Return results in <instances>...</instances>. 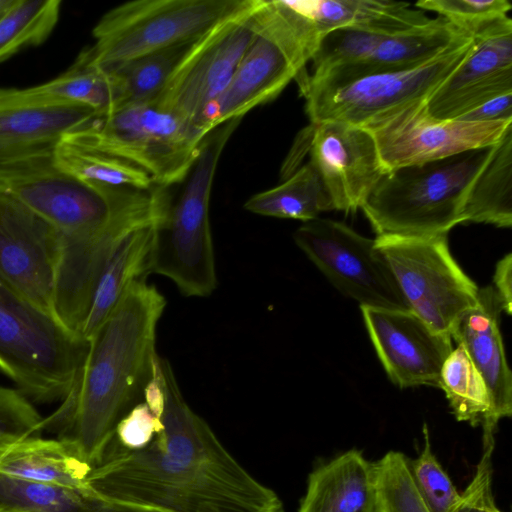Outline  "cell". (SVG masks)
<instances>
[{
  "label": "cell",
  "mask_w": 512,
  "mask_h": 512,
  "mask_svg": "<svg viewBox=\"0 0 512 512\" xmlns=\"http://www.w3.org/2000/svg\"><path fill=\"white\" fill-rule=\"evenodd\" d=\"M298 512H378L375 464L351 449L318 466Z\"/></svg>",
  "instance_id": "23"
},
{
  "label": "cell",
  "mask_w": 512,
  "mask_h": 512,
  "mask_svg": "<svg viewBox=\"0 0 512 512\" xmlns=\"http://www.w3.org/2000/svg\"><path fill=\"white\" fill-rule=\"evenodd\" d=\"M0 512H31V511L16 508V507H10V506H0Z\"/></svg>",
  "instance_id": "45"
},
{
  "label": "cell",
  "mask_w": 512,
  "mask_h": 512,
  "mask_svg": "<svg viewBox=\"0 0 512 512\" xmlns=\"http://www.w3.org/2000/svg\"><path fill=\"white\" fill-rule=\"evenodd\" d=\"M54 161L59 169L86 183L141 190L155 186L150 176L135 165L64 137L54 149Z\"/></svg>",
  "instance_id": "30"
},
{
  "label": "cell",
  "mask_w": 512,
  "mask_h": 512,
  "mask_svg": "<svg viewBox=\"0 0 512 512\" xmlns=\"http://www.w3.org/2000/svg\"><path fill=\"white\" fill-rule=\"evenodd\" d=\"M441 388L458 421L486 428L491 416V397L482 375L465 349L457 344L446 358L440 374Z\"/></svg>",
  "instance_id": "31"
},
{
  "label": "cell",
  "mask_w": 512,
  "mask_h": 512,
  "mask_svg": "<svg viewBox=\"0 0 512 512\" xmlns=\"http://www.w3.org/2000/svg\"><path fill=\"white\" fill-rule=\"evenodd\" d=\"M15 0H0V18L13 5Z\"/></svg>",
  "instance_id": "44"
},
{
  "label": "cell",
  "mask_w": 512,
  "mask_h": 512,
  "mask_svg": "<svg viewBox=\"0 0 512 512\" xmlns=\"http://www.w3.org/2000/svg\"><path fill=\"white\" fill-rule=\"evenodd\" d=\"M245 1H129L100 18L92 31L94 44L83 50L95 64L114 67L198 38Z\"/></svg>",
  "instance_id": "9"
},
{
  "label": "cell",
  "mask_w": 512,
  "mask_h": 512,
  "mask_svg": "<svg viewBox=\"0 0 512 512\" xmlns=\"http://www.w3.org/2000/svg\"><path fill=\"white\" fill-rule=\"evenodd\" d=\"M90 470L62 440L0 434V475L69 488L93 500L86 482Z\"/></svg>",
  "instance_id": "22"
},
{
  "label": "cell",
  "mask_w": 512,
  "mask_h": 512,
  "mask_svg": "<svg viewBox=\"0 0 512 512\" xmlns=\"http://www.w3.org/2000/svg\"><path fill=\"white\" fill-rule=\"evenodd\" d=\"M421 10L413 15L385 23L338 28L325 34L311 58L313 77L366 59L387 36L427 22Z\"/></svg>",
  "instance_id": "27"
},
{
  "label": "cell",
  "mask_w": 512,
  "mask_h": 512,
  "mask_svg": "<svg viewBox=\"0 0 512 512\" xmlns=\"http://www.w3.org/2000/svg\"><path fill=\"white\" fill-rule=\"evenodd\" d=\"M89 341L0 277V371L31 402H61L77 382Z\"/></svg>",
  "instance_id": "6"
},
{
  "label": "cell",
  "mask_w": 512,
  "mask_h": 512,
  "mask_svg": "<svg viewBox=\"0 0 512 512\" xmlns=\"http://www.w3.org/2000/svg\"><path fill=\"white\" fill-rule=\"evenodd\" d=\"M59 247L58 231L0 188V277L53 316Z\"/></svg>",
  "instance_id": "15"
},
{
  "label": "cell",
  "mask_w": 512,
  "mask_h": 512,
  "mask_svg": "<svg viewBox=\"0 0 512 512\" xmlns=\"http://www.w3.org/2000/svg\"><path fill=\"white\" fill-rule=\"evenodd\" d=\"M415 7L434 11L473 35L487 24L507 16L511 3L507 0H421Z\"/></svg>",
  "instance_id": "37"
},
{
  "label": "cell",
  "mask_w": 512,
  "mask_h": 512,
  "mask_svg": "<svg viewBox=\"0 0 512 512\" xmlns=\"http://www.w3.org/2000/svg\"><path fill=\"white\" fill-rule=\"evenodd\" d=\"M0 188L67 239H121L159 218L168 191L82 182L57 167L54 150L0 161Z\"/></svg>",
  "instance_id": "3"
},
{
  "label": "cell",
  "mask_w": 512,
  "mask_h": 512,
  "mask_svg": "<svg viewBox=\"0 0 512 512\" xmlns=\"http://www.w3.org/2000/svg\"><path fill=\"white\" fill-rule=\"evenodd\" d=\"M98 505L69 488L0 475V506L31 512H96Z\"/></svg>",
  "instance_id": "34"
},
{
  "label": "cell",
  "mask_w": 512,
  "mask_h": 512,
  "mask_svg": "<svg viewBox=\"0 0 512 512\" xmlns=\"http://www.w3.org/2000/svg\"><path fill=\"white\" fill-rule=\"evenodd\" d=\"M420 100L381 115L364 126L386 171L448 158L496 144L510 121L438 120Z\"/></svg>",
  "instance_id": "14"
},
{
  "label": "cell",
  "mask_w": 512,
  "mask_h": 512,
  "mask_svg": "<svg viewBox=\"0 0 512 512\" xmlns=\"http://www.w3.org/2000/svg\"><path fill=\"white\" fill-rule=\"evenodd\" d=\"M31 88L43 97L88 107L96 115L108 114L121 105L114 74L92 62L84 50L64 73Z\"/></svg>",
  "instance_id": "28"
},
{
  "label": "cell",
  "mask_w": 512,
  "mask_h": 512,
  "mask_svg": "<svg viewBox=\"0 0 512 512\" xmlns=\"http://www.w3.org/2000/svg\"><path fill=\"white\" fill-rule=\"evenodd\" d=\"M469 122H492L512 120V93L494 97L456 119Z\"/></svg>",
  "instance_id": "41"
},
{
  "label": "cell",
  "mask_w": 512,
  "mask_h": 512,
  "mask_svg": "<svg viewBox=\"0 0 512 512\" xmlns=\"http://www.w3.org/2000/svg\"><path fill=\"white\" fill-rule=\"evenodd\" d=\"M59 0H15L0 18V62L44 42L60 14Z\"/></svg>",
  "instance_id": "33"
},
{
  "label": "cell",
  "mask_w": 512,
  "mask_h": 512,
  "mask_svg": "<svg viewBox=\"0 0 512 512\" xmlns=\"http://www.w3.org/2000/svg\"><path fill=\"white\" fill-rule=\"evenodd\" d=\"M374 464L378 512H431L402 452L389 451Z\"/></svg>",
  "instance_id": "35"
},
{
  "label": "cell",
  "mask_w": 512,
  "mask_h": 512,
  "mask_svg": "<svg viewBox=\"0 0 512 512\" xmlns=\"http://www.w3.org/2000/svg\"><path fill=\"white\" fill-rule=\"evenodd\" d=\"M512 93V20L503 16L472 35L459 66L425 101L429 116L456 120L502 94Z\"/></svg>",
  "instance_id": "16"
},
{
  "label": "cell",
  "mask_w": 512,
  "mask_h": 512,
  "mask_svg": "<svg viewBox=\"0 0 512 512\" xmlns=\"http://www.w3.org/2000/svg\"><path fill=\"white\" fill-rule=\"evenodd\" d=\"M463 223L512 226V125L494 145L474 179L462 212Z\"/></svg>",
  "instance_id": "25"
},
{
  "label": "cell",
  "mask_w": 512,
  "mask_h": 512,
  "mask_svg": "<svg viewBox=\"0 0 512 512\" xmlns=\"http://www.w3.org/2000/svg\"><path fill=\"white\" fill-rule=\"evenodd\" d=\"M312 124L309 163L318 173L334 210L355 212L387 172L375 140L360 126L337 121Z\"/></svg>",
  "instance_id": "18"
},
{
  "label": "cell",
  "mask_w": 512,
  "mask_h": 512,
  "mask_svg": "<svg viewBox=\"0 0 512 512\" xmlns=\"http://www.w3.org/2000/svg\"><path fill=\"white\" fill-rule=\"evenodd\" d=\"M494 145L389 170L360 209L377 236L447 235L463 223L469 189Z\"/></svg>",
  "instance_id": "4"
},
{
  "label": "cell",
  "mask_w": 512,
  "mask_h": 512,
  "mask_svg": "<svg viewBox=\"0 0 512 512\" xmlns=\"http://www.w3.org/2000/svg\"><path fill=\"white\" fill-rule=\"evenodd\" d=\"M252 17L256 31L253 42L225 89L196 124L204 136L275 99L306 72L317 49L318 41L306 22L284 0H255Z\"/></svg>",
  "instance_id": "7"
},
{
  "label": "cell",
  "mask_w": 512,
  "mask_h": 512,
  "mask_svg": "<svg viewBox=\"0 0 512 512\" xmlns=\"http://www.w3.org/2000/svg\"><path fill=\"white\" fill-rule=\"evenodd\" d=\"M64 138L127 161L147 173L156 186L169 188L187 178L204 135L194 125L150 103L95 115Z\"/></svg>",
  "instance_id": "8"
},
{
  "label": "cell",
  "mask_w": 512,
  "mask_h": 512,
  "mask_svg": "<svg viewBox=\"0 0 512 512\" xmlns=\"http://www.w3.org/2000/svg\"><path fill=\"white\" fill-rule=\"evenodd\" d=\"M472 46V36L414 68L367 74L329 84L298 83L310 123L337 121L364 126L407 104L427 100L459 66Z\"/></svg>",
  "instance_id": "11"
},
{
  "label": "cell",
  "mask_w": 512,
  "mask_h": 512,
  "mask_svg": "<svg viewBox=\"0 0 512 512\" xmlns=\"http://www.w3.org/2000/svg\"><path fill=\"white\" fill-rule=\"evenodd\" d=\"M161 430L145 447L115 438L86 479L92 499L162 512H283L278 495L228 452L183 398L173 370L158 355Z\"/></svg>",
  "instance_id": "1"
},
{
  "label": "cell",
  "mask_w": 512,
  "mask_h": 512,
  "mask_svg": "<svg viewBox=\"0 0 512 512\" xmlns=\"http://www.w3.org/2000/svg\"><path fill=\"white\" fill-rule=\"evenodd\" d=\"M424 447L419 457L410 460L414 482L431 512H451L461 494L432 452L427 426H423Z\"/></svg>",
  "instance_id": "36"
},
{
  "label": "cell",
  "mask_w": 512,
  "mask_h": 512,
  "mask_svg": "<svg viewBox=\"0 0 512 512\" xmlns=\"http://www.w3.org/2000/svg\"><path fill=\"white\" fill-rule=\"evenodd\" d=\"M501 312L493 288L486 286L479 289L478 303L460 316L450 332L486 382L492 409L483 432L491 433L501 418L512 415V376L499 327Z\"/></svg>",
  "instance_id": "20"
},
{
  "label": "cell",
  "mask_w": 512,
  "mask_h": 512,
  "mask_svg": "<svg viewBox=\"0 0 512 512\" xmlns=\"http://www.w3.org/2000/svg\"><path fill=\"white\" fill-rule=\"evenodd\" d=\"M482 440V456L475 474L451 512H502L496 505L492 490L494 433H483Z\"/></svg>",
  "instance_id": "38"
},
{
  "label": "cell",
  "mask_w": 512,
  "mask_h": 512,
  "mask_svg": "<svg viewBox=\"0 0 512 512\" xmlns=\"http://www.w3.org/2000/svg\"><path fill=\"white\" fill-rule=\"evenodd\" d=\"M386 261L409 309L439 332H450L478 303L479 288L452 257L447 235H378Z\"/></svg>",
  "instance_id": "10"
},
{
  "label": "cell",
  "mask_w": 512,
  "mask_h": 512,
  "mask_svg": "<svg viewBox=\"0 0 512 512\" xmlns=\"http://www.w3.org/2000/svg\"><path fill=\"white\" fill-rule=\"evenodd\" d=\"M244 208L254 214L307 222L334 210L321 179L308 162L283 182L251 196Z\"/></svg>",
  "instance_id": "26"
},
{
  "label": "cell",
  "mask_w": 512,
  "mask_h": 512,
  "mask_svg": "<svg viewBox=\"0 0 512 512\" xmlns=\"http://www.w3.org/2000/svg\"><path fill=\"white\" fill-rule=\"evenodd\" d=\"M293 238L330 283L360 307L410 310L374 239L319 217L304 222Z\"/></svg>",
  "instance_id": "13"
},
{
  "label": "cell",
  "mask_w": 512,
  "mask_h": 512,
  "mask_svg": "<svg viewBox=\"0 0 512 512\" xmlns=\"http://www.w3.org/2000/svg\"><path fill=\"white\" fill-rule=\"evenodd\" d=\"M194 40L105 68L111 71L117 80L121 95L120 107L153 104Z\"/></svg>",
  "instance_id": "32"
},
{
  "label": "cell",
  "mask_w": 512,
  "mask_h": 512,
  "mask_svg": "<svg viewBox=\"0 0 512 512\" xmlns=\"http://www.w3.org/2000/svg\"><path fill=\"white\" fill-rule=\"evenodd\" d=\"M153 224L125 235L112 250L97 281L81 335L89 339L109 316L128 287L148 272Z\"/></svg>",
  "instance_id": "24"
},
{
  "label": "cell",
  "mask_w": 512,
  "mask_h": 512,
  "mask_svg": "<svg viewBox=\"0 0 512 512\" xmlns=\"http://www.w3.org/2000/svg\"><path fill=\"white\" fill-rule=\"evenodd\" d=\"M165 306V297L145 277L135 280L88 339V355L71 391L43 418V431L56 433L91 468L113 440L119 421L143 400Z\"/></svg>",
  "instance_id": "2"
},
{
  "label": "cell",
  "mask_w": 512,
  "mask_h": 512,
  "mask_svg": "<svg viewBox=\"0 0 512 512\" xmlns=\"http://www.w3.org/2000/svg\"><path fill=\"white\" fill-rule=\"evenodd\" d=\"M254 3L246 0L193 41L153 103L157 108L196 127L206 107L227 86L256 36Z\"/></svg>",
  "instance_id": "12"
},
{
  "label": "cell",
  "mask_w": 512,
  "mask_h": 512,
  "mask_svg": "<svg viewBox=\"0 0 512 512\" xmlns=\"http://www.w3.org/2000/svg\"><path fill=\"white\" fill-rule=\"evenodd\" d=\"M371 342L390 380L400 388H439L452 338L411 310L360 307Z\"/></svg>",
  "instance_id": "17"
},
{
  "label": "cell",
  "mask_w": 512,
  "mask_h": 512,
  "mask_svg": "<svg viewBox=\"0 0 512 512\" xmlns=\"http://www.w3.org/2000/svg\"><path fill=\"white\" fill-rule=\"evenodd\" d=\"M160 410L151 409L142 400L119 421L114 438L127 449L145 447L162 428Z\"/></svg>",
  "instance_id": "40"
},
{
  "label": "cell",
  "mask_w": 512,
  "mask_h": 512,
  "mask_svg": "<svg viewBox=\"0 0 512 512\" xmlns=\"http://www.w3.org/2000/svg\"><path fill=\"white\" fill-rule=\"evenodd\" d=\"M300 14L321 38L330 31L349 26H365L411 16L416 9L406 2L389 0H309L284 1Z\"/></svg>",
  "instance_id": "29"
},
{
  "label": "cell",
  "mask_w": 512,
  "mask_h": 512,
  "mask_svg": "<svg viewBox=\"0 0 512 512\" xmlns=\"http://www.w3.org/2000/svg\"><path fill=\"white\" fill-rule=\"evenodd\" d=\"M470 36L444 17L430 18L423 24L387 36L363 61L336 68L319 77L307 74L302 82L329 85L367 74L414 68Z\"/></svg>",
  "instance_id": "21"
},
{
  "label": "cell",
  "mask_w": 512,
  "mask_h": 512,
  "mask_svg": "<svg viewBox=\"0 0 512 512\" xmlns=\"http://www.w3.org/2000/svg\"><path fill=\"white\" fill-rule=\"evenodd\" d=\"M96 512H162L156 509L121 503L99 502Z\"/></svg>",
  "instance_id": "43"
},
{
  "label": "cell",
  "mask_w": 512,
  "mask_h": 512,
  "mask_svg": "<svg viewBox=\"0 0 512 512\" xmlns=\"http://www.w3.org/2000/svg\"><path fill=\"white\" fill-rule=\"evenodd\" d=\"M43 417L17 388L0 386V434L41 436Z\"/></svg>",
  "instance_id": "39"
},
{
  "label": "cell",
  "mask_w": 512,
  "mask_h": 512,
  "mask_svg": "<svg viewBox=\"0 0 512 512\" xmlns=\"http://www.w3.org/2000/svg\"><path fill=\"white\" fill-rule=\"evenodd\" d=\"M242 118L207 133L180 195L153 224L147 274L164 276L187 297H206L217 286L209 202L217 165Z\"/></svg>",
  "instance_id": "5"
},
{
  "label": "cell",
  "mask_w": 512,
  "mask_h": 512,
  "mask_svg": "<svg viewBox=\"0 0 512 512\" xmlns=\"http://www.w3.org/2000/svg\"><path fill=\"white\" fill-rule=\"evenodd\" d=\"M512 255L508 253L500 259L495 268L491 286L500 303L502 312L511 315L512 311Z\"/></svg>",
  "instance_id": "42"
},
{
  "label": "cell",
  "mask_w": 512,
  "mask_h": 512,
  "mask_svg": "<svg viewBox=\"0 0 512 512\" xmlns=\"http://www.w3.org/2000/svg\"><path fill=\"white\" fill-rule=\"evenodd\" d=\"M95 115L88 107L43 97L31 87H0V161L53 151Z\"/></svg>",
  "instance_id": "19"
}]
</instances>
